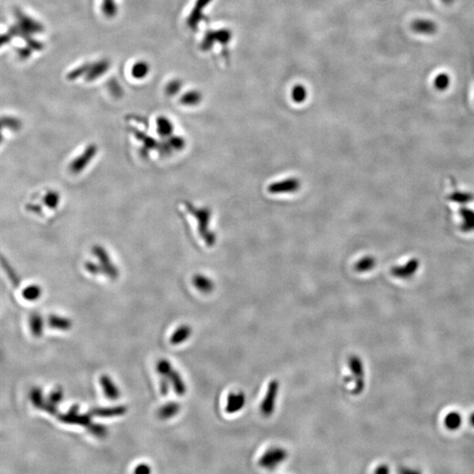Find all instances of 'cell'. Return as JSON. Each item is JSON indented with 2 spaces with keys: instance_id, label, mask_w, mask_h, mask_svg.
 I'll use <instances>...</instances> for the list:
<instances>
[{
  "instance_id": "30bf717a",
  "label": "cell",
  "mask_w": 474,
  "mask_h": 474,
  "mask_svg": "<svg viewBox=\"0 0 474 474\" xmlns=\"http://www.w3.org/2000/svg\"><path fill=\"white\" fill-rule=\"evenodd\" d=\"M92 415L88 414H79L77 413H67L58 415V420L63 423L70 425H79L83 427H88L92 423Z\"/></svg>"
},
{
  "instance_id": "d6a6232c",
  "label": "cell",
  "mask_w": 474,
  "mask_h": 474,
  "mask_svg": "<svg viewBox=\"0 0 474 474\" xmlns=\"http://www.w3.org/2000/svg\"><path fill=\"white\" fill-rule=\"evenodd\" d=\"M375 266L374 258L371 256H365L361 260H359L355 266V270L358 272H369Z\"/></svg>"
},
{
  "instance_id": "2e32d148",
  "label": "cell",
  "mask_w": 474,
  "mask_h": 474,
  "mask_svg": "<svg viewBox=\"0 0 474 474\" xmlns=\"http://www.w3.org/2000/svg\"><path fill=\"white\" fill-rule=\"evenodd\" d=\"M156 133L163 139L169 138L173 135L174 125L170 119L165 116H159L156 121Z\"/></svg>"
},
{
  "instance_id": "e0dca14e",
  "label": "cell",
  "mask_w": 474,
  "mask_h": 474,
  "mask_svg": "<svg viewBox=\"0 0 474 474\" xmlns=\"http://www.w3.org/2000/svg\"><path fill=\"white\" fill-rule=\"evenodd\" d=\"M193 284L196 289H198L199 292L205 294H208L210 292H212L214 289V283L212 279H209L207 276L203 275V274L194 275Z\"/></svg>"
},
{
  "instance_id": "c3c4849f",
  "label": "cell",
  "mask_w": 474,
  "mask_h": 474,
  "mask_svg": "<svg viewBox=\"0 0 474 474\" xmlns=\"http://www.w3.org/2000/svg\"><path fill=\"white\" fill-rule=\"evenodd\" d=\"M442 2H444L445 5H451L454 2V0H442Z\"/></svg>"
},
{
  "instance_id": "b9f144b4",
  "label": "cell",
  "mask_w": 474,
  "mask_h": 474,
  "mask_svg": "<svg viewBox=\"0 0 474 474\" xmlns=\"http://www.w3.org/2000/svg\"><path fill=\"white\" fill-rule=\"evenodd\" d=\"M63 398V390L61 388H57L50 394V396H49V401L51 403H53V404L57 405L59 402H61Z\"/></svg>"
},
{
  "instance_id": "7dc6e473",
  "label": "cell",
  "mask_w": 474,
  "mask_h": 474,
  "mask_svg": "<svg viewBox=\"0 0 474 474\" xmlns=\"http://www.w3.org/2000/svg\"><path fill=\"white\" fill-rule=\"evenodd\" d=\"M12 38H13V35H12L10 33L4 34L3 36H2V39H1V45L4 46L5 44H9L11 40H12Z\"/></svg>"
},
{
  "instance_id": "4fadbf2b",
  "label": "cell",
  "mask_w": 474,
  "mask_h": 474,
  "mask_svg": "<svg viewBox=\"0 0 474 474\" xmlns=\"http://www.w3.org/2000/svg\"><path fill=\"white\" fill-rule=\"evenodd\" d=\"M211 1L212 0H197L195 7H193V11L187 20L188 27H191L192 29H196L198 27L200 20H202L203 9H205Z\"/></svg>"
},
{
  "instance_id": "74e56055",
  "label": "cell",
  "mask_w": 474,
  "mask_h": 474,
  "mask_svg": "<svg viewBox=\"0 0 474 474\" xmlns=\"http://www.w3.org/2000/svg\"><path fill=\"white\" fill-rule=\"evenodd\" d=\"M182 87V83L179 80H173L166 85L165 92L169 96H174L179 93Z\"/></svg>"
},
{
  "instance_id": "f35d334b",
  "label": "cell",
  "mask_w": 474,
  "mask_h": 474,
  "mask_svg": "<svg viewBox=\"0 0 474 474\" xmlns=\"http://www.w3.org/2000/svg\"><path fill=\"white\" fill-rule=\"evenodd\" d=\"M216 42V39L213 36V31H209L203 39L201 49L203 50H209Z\"/></svg>"
},
{
  "instance_id": "8992f818",
  "label": "cell",
  "mask_w": 474,
  "mask_h": 474,
  "mask_svg": "<svg viewBox=\"0 0 474 474\" xmlns=\"http://www.w3.org/2000/svg\"><path fill=\"white\" fill-rule=\"evenodd\" d=\"M15 15L17 18V25L23 33L33 35L44 32V26L40 22L33 20L31 17L27 16L21 11H15Z\"/></svg>"
},
{
  "instance_id": "e575fe53",
  "label": "cell",
  "mask_w": 474,
  "mask_h": 474,
  "mask_svg": "<svg viewBox=\"0 0 474 474\" xmlns=\"http://www.w3.org/2000/svg\"><path fill=\"white\" fill-rule=\"evenodd\" d=\"M88 428V431H89L91 434L93 435L94 437L99 438H103L105 437H106L107 435V428L106 426L101 423H91V424L87 427Z\"/></svg>"
},
{
  "instance_id": "7402d4cb",
  "label": "cell",
  "mask_w": 474,
  "mask_h": 474,
  "mask_svg": "<svg viewBox=\"0 0 474 474\" xmlns=\"http://www.w3.org/2000/svg\"><path fill=\"white\" fill-rule=\"evenodd\" d=\"M168 377H169V380L171 382V385H173L174 391H175L177 395H179V396L186 395V383L184 381L181 375L179 374V371L173 370Z\"/></svg>"
},
{
  "instance_id": "5bb4252c",
  "label": "cell",
  "mask_w": 474,
  "mask_h": 474,
  "mask_svg": "<svg viewBox=\"0 0 474 474\" xmlns=\"http://www.w3.org/2000/svg\"><path fill=\"white\" fill-rule=\"evenodd\" d=\"M110 62L107 60H101L97 63H93L90 65L89 70L85 75V79L87 82H93L94 80L100 78L103 76L107 70H109Z\"/></svg>"
},
{
  "instance_id": "bcb514c9",
  "label": "cell",
  "mask_w": 474,
  "mask_h": 474,
  "mask_svg": "<svg viewBox=\"0 0 474 474\" xmlns=\"http://www.w3.org/2000/svg\"><path fill=\"white\" fill-rule=\"evenodd\" d=\"M375 472H376V473L380 474L389 473V472H390V470H389V467H388L387 465L381 464V465H379V466L375 470Z\"/></svg>"
},
{
  "instance_id": "681fc988",
  "label": "cell",
  "mask_w": 474,
  "mask_h": 474,
  "mask_svg": "<svg viewBox=\"0 0 474 474\" xmlns=\"http://www.w3.org/2000/svg\"><path fill=\"white\" fill-rule=\"evenodd\" d=\"M470 422H471V424L474 427V413L470 416Z\"/></svg>"
},
{
  "instance_id": "6da1fadb",
  "label": "cell",
  "mask_w": 474,
  "mask_h": 474,
  "mask_svg": "<svg viewBox=\"0 0 474 474\" xmlns=\"http://www.w3.org/2000/svg\"><path fill=\"white\" fill-rule=\"evenodd\" d=\"M186 208L198 222V228L200 236L206 242V245L213 246L216 244V236L209 229L210 221L212 218V211L208 207H196L191 203H186Z\"/></svg>"
},
{
  "instance_id": "484cf974",
  "label": "cell",
  "mask_w": 474,
  "mask_h": 474,
  "mask_svg": "<svg viewBox=\"0 0 474 474\" xmlns=\"http://www.w3.org/2000/svg\"><path fill=\"white\" fill-rule=\"evenodd\" d=\"M451 76L446 72H442L435 76L433 85L438 92H445L451 87Z\"/></svg>"
},
{
  "instance_id": "9c48e42d",
  "label": "cell",
  "mask_w": 474,
  "mask_h": 474,
  "mask_svg": "<svg viewBox=\"0 0 474 474\" xmlns=\"http://www.w3.org/2000/svg\"><path fill=\"white\" fill-rule=\"evenodd\" d=\"M97 153V147L95 145H91L88 147L83 154H81L79 156H76V158L70 163V169L72 173L75 174L80 173V171L83 169V168L87 167L88 163H90Z\"/></svg>"
},
{
  "instance_id": "83f0119b",
  "label": "cell",
  "mask_w": 474,
  "mask_h": 474,
  "mask_svg": "<svg viewBox=\"0 0 474 474\" xmlns=\"http://www.w3.org/2000/svg\"><path fill=\"white\" fill-rule=\"evenodd\" d=\"M445 424L449 429L456 430L460 428L462 424V416L458 412H451L445 416Z\"/></svg>"
},
{
  "instance_id": "d6986e66",
  "label": "cell",
  "mask_w": 474,
  "mask_h": 474,
  "mask_svg": "<svg viewBox=\"0 0 474 474\" xmlns=\"http://www.w3.org/2000/svg\"><path fill=\"white\" fill-rule=\"evenodd\" d=\"M48 324H49L50 328H54V329L64 330V331L69 330L72 326V323H71L70 319L55 315H50L49 317Z\"/></svg>"
},
{
  "instance_id": "ee69618b",
  "label": "cell",
  "mask_w": 474,
  "mask_h": 474,
  "mask_svg": "<svg viewBox=\"0 0 474 474\" xmlns=\"http://www.w3.org/2000/svg\"><path fill=\"white\" fill-rule=\"evenodd\" d=\"M17 53L19 55V57L22 59H26L27 57H29L31 56V53H32V49L27 46V48H21V49H18L17 50Z\"/></svg>"
},
{
  "instance_id": "ba28073f",
  "label": "cell",
  "mask_w": 474,
  "mask_h": 474,
  "mask_svg": "<svg viewBox=\"0 0 474 474\" xmlns=\"http://www.w3.org/2000/svg\"><path fill=\"white\" fill-rule=\"evenodd\" d=\"M410 27L414 33L426 36L434 35L438 30L437 23L429 19H416L412 21Z\"/></svg>"
},
{
  "instance_id": "7a4b0ae2",
  "label": "cell",
  "mask_w": 474,
  "mask_h": 474,
  "mask_svg": "<svg viewBox=\"0 0 474 474\" xmlns=\"http://www.w3.org/2000/svg\"><path fill=\"white\" fill-rule=\"evenodd\" d=\"M349 368L352 376L344 378L346 383L353 381L355 383L352 394L354 395H361L365 387V369L361 358L358 356H352L348 360Z\"/></svg>"
},
{
  "instance_id": "ac0fdd59",
  "label": "cell",
  "mask_w": 474,
  "mask_h": 474,
  "mask_svg": "<svg viewBox=\"0 0 474 474\" xmlns=\"http://www.w3.org/2000/svg\"><path fill=\"white\" fill-rule=\"evenodd\" d=\"M180 408L181 407L179 403L170 401L169 403H166L162 408H159L157 415H158V417L162 420H168L178 415L180 412Z\"/></svg>"
},
{
  "instance_id": "f6af8a7d",
  "label": "cell",
  "mask_w": 474,
  "mask_h": 474,
  "mask_svg": "<svg viewBox=\"0 0 474 474\" xmlns=\"http://www.w3.org/2000/svg\"><path fill=\"white\" fill-rule=\"evenodd\" d=\"M150 471H151V469L149 467V465L146 464H138L135 469V473H149Z\"/></svg>"
},
{
  "instance_id": "cb8c5ba5",
  "label": "cell",
  "mask_w": 474,
  "mask_h": 474,
  "mask_svg": "<svg viewBox=\"0 0 474 474\" xmlns=\"http://www.w3.org/2000/svg\"><path fill=\"white\" fill-rule=\"evenodd\" d=\"M418 268V263L416 261H411L408 263L407 266L404 267H397V268L393 269V274L401 278V279H408L411 277L414 273H415Z\"/></svg>"
},
{
  "instance_id": "4dcf8cb0",
  "label": "cell",
  "mask_w": 474,
  "mask_h": 474,
  "mask_svg": "<svg viewBox=\"0 0 474 474\" xmlns=\"http://www.w3.org/2000/svg\"><path fill=\"white\" fill-rule=\"evenodd\" d=\"M308 96V93L305 87L302 84H297L292 90V99L295 103H303Z\"/></svg>"
},
{
  "instance_id": "4316f807",
  "label": "cell",
  "mask_w": 474,
  "mask_h": 474,
  "mask_svg": "<svg viewBox=\"0 0 474 474\" xmlns=\"http://www.w3.org/2000/svg\"><path fill=\"white\" fill-rule=\"evenodd\" d=\"M202 100L201 93L197 91H191L185 93L181 98H180V103L185 105V106H196L199 104V102Z\"/></svg>"
},
{
  "instance_id": "277c9868",
  "label": "cell",
  "mask_w": 474,
  "mask_h": 474,
  "mask_svg": "<svg viewBox=\"0 0 474 474\" xmlns=\"http://www.w3.org/2000/svg\"><path fill=\"white\" fill-rule=\"evenodd\" d=\"M279 382L277 379H272L270 382L266 397L261 404V412L265 416H271L275 411L276 401L279 394Z\"/></svg>"
},
{
  "instance_id": "1f68e13d",
  "label": "cell",
  "mask_w": 474,
  "mask_h": 474,
  "mask_svg": "<svg viewBox=\"0 0 474 474\" xmlns=\"http://www.w3.org/2000/svg\"><path fill=\"white\" fill-rule=\"evenodd\" d=\"M101 9L103 14L108 18H113L118 13V7L115 3V0H103Z\"/></svg>"
},
{
  "instance_id": "7c38bea8",
  "label": "cell",
  "mask_w": 474,
  "mask_h": 474,
  "mask_svg": "<svg viewBox=\"0 0 474 474\" xmlns=\"http://www.w3.org/2000/svg\"><path fill=\"white\" fill-rule=\"evenodd\" d=\"M246 396L242 392L231 393L228 396L226 412L228 414H235L240 411L245 406Z\"/></svg>"
},
{
  "instance_id": "8d00e7d4",
  "label": "cell",
  "mask_w": 474,
  "mask_h": 474,
  "mask_svg": "<svg viewBox=\"0 0 474 474\" xmlns=\"http://www.w3.org/2000/svg\"><path fill=\"white\" fill-rule=\"evenodd\" d=\"M156 369H157L158 373L162 375V376H169V373L173 370L171 364L166 359L159 360V362L157 363V365H156Z\"/></svg>"
},
{
  "instance_id": "836d02e7",
  "label": "cell",
  "mask_w": 474,
  "mask_h": 474,
  "mask_svg": "<svg viewBox=\"0 0 474 474\" xmlns=\"http://www.w3.org/2000/svg\"><path fill=\"white\" fill-rule=\"evenodd\" d=\"M90 65H91L90 63H84V64H82L81 66L77 67L76 69L71 70L67 75V79L74 81V80L79 78L83 75H87L88 70H89Z\"/></svg>"
},
{
  "instance_id": "3957f363",
  "label": "cell",
  "mask_w": 474,
  "mask_h": 474,
  "mask_svg": "<svg viewBox=\"0 0 474 474\" xmlns=\"http://www.w3.org/2000/svg\"><path fill=\"white\" fill-rule=\"evenodd\" d=\"M287 457L288 452L284 448H271L259 458L258 464L261 467L272 470L283 463Z\"/></svg>"
},
{
  "instance_id": "8fae6325",
  "label": "cell",
  "mask_w": 474,
  "mask_h": 474,
  "mask_svg": "<svg viewBox=\"0 0 474 474\" xmlns=\"http://www.w3.org/2000/svg\"><path fill=\"white\" fill-rule=\"evenodd\" d=\"M127 411L126 406H115V407H108V408H95L90 410L89 413L92 416L98 417H115L125 415Z\"/></svg>"
},
{
  "instance_id": "7bdbcfd3",
  "label": "cell",
  "mask_w": 474,
  "mask_h": 474,
  "mask_svg": "<svg viewBox=\"0 0 474 474\" xmlns=\"http://www.w3.org/2000/svg\"><path fill=\"white\" fill-rule=\"evenodd\" d=\"M41 409H44V411H46L47 413H49V414L51 415H57V413H58L57 405L53 404V403H51V402H50L49 401H47V402L45 401L44 407H42Z\"/></svg>"
},
{
  "instance_id": "f546056e",
  "label": "cell",
  "mask_w": 474,
  "mask_h": 474,
  "mask_svg": "<svg viewBox=\"0 0 474 474\" xmlns=\"http://www.w3.org/2000/svg\"><path fill=\"white\" fill-rule=\"evenodd\" d=\"M30 399L33 406L38 409H41L44 407V393L40 387H34L30 393Z\"/></svg>"
},
{
  "instance_id": "44dd1931",
  "label": "cell",
  "mask_w": 474,
  "mask_h": 474,
  "mask_svg": "<svg viewBox=\"0 0 474 474\" xmlns=\"http://www.w3.org/2000/svg\"><path fill=\"white\" fill-rule=\"evenodd\" d=\"M192 328L188 325L180 326L170 337V343L178 345L186 341L192 335Z\"/></svg>"
},
{
  "instance_id": "603a6c76",
  "label": "cell",
  "mask_w": 474,
  "mask_h": 474,
  "mask_svg": "<svg viewBox=\"0 0 474 474\" xmlns=\"http://www.w3.org/2000/svg\"><path fill=\"white\" fill-rule=\"evenodd\" d=\"M30 328L35 337H40L44 333V319L39 313L33 312L30 315Z\"/></svg>"
},
{
  "instance_id": "60d3db41",
  "label": "cell",
  "mask_w": 474,
  "mask_h": 474,
  "mask_svg": "<svg viewBox=\"0 0 474 474\" xmlns=\"http://www.w3.org/2000/svg\"><path fill=\"white\" fill-rule=\"evenodd\" d=\"M171 382L169 380L168 376H162L161 375V379H160V391L163 396H167L169 392V386H170Z\"/></svg>"
},
{
  "instance_id": "f1b7e54d",
  "label": "cell",
  "mask_w": 474,
  "mask_h": 474,
  "mask_svg": "<svg viewBox=\"0 0 474 474\" xmlns=\"http://www.w3.org/2000/svg\"><path fill=\"white\" fill-rule=\"evenodd\" d=\"M40 295H41V288L39 285H28L22 291L23 298L28 301H35L40 298Z\"/></svg>"
},
{
  "instance_id": "d4e9b609",
  "label": "cell",
  "mask_w": 474,
  "mask_h": 474,
  "mask_svg": "<svg viewBox=\"0 0 474 474\" xmlns=\"http://www.w3.org/2000/svg\"><path fill=\"white\" fill-rule=\"evenodd\" d=\"M149 72V65L144 61H140L134 64L131 69V75L136 79L145 78Z\"/></svg>"
},
{
  "instance_id": "52a82bcc",
  "label": "cell",
  "mask_w": 474,
  "mask_h": 474,
  "mask_svg": "<svg viewBox=\"0 0 474 474\" xmlns=\"http://www.w3.org/2000/svg\"><path fill=\"white\" fill-rule=\"evenodd\" d=\"M93 251V255H96L97 257L100 259V265L103 268L105 274L108 276L110 279H116L119 275V272L115 266L111 262L109 254L106 249L100 246H96Z\"/></svg>"
},
{
  "instance_id": "ffe728a7",
  "label": "cell",
  "mask_w": 474,
  "mask_h": 474,
  "mask_svg": "<svg viewBox=\"0 0 474 474\" xmlns=\"http://www.w3.org/2000/svg\"><path fill=\"white\" fill-rule=\"evenodd\" d=\"M42 202L47 208L50 210H57L61 203V195L55 190H49L42 196Z\"/></svg>"
},
{
  "instance_id": "9a60e30c",
  "label": "cell",
  "mask_w": 474,
  "mask_h": 474,
  "mask_svg": "<svg viewBox=\"0 0 474 474\" xmlns=\"http://www.w3.org/2000/svg\"><path fill=\"white\" fill-rule=\"evenodd\" d=\"M100 381L106 398L112 401H116L117 399H119L120 395L119 388L117 387L113 379L108 375H102L100 377Z\"/></svg>"
},
{
  "instance_id": "ab89813d",
  "label": "cell",
  "mask_w": 474,
  "mask_h": 474,
  "mask_svg": "<svg viewBox=\"0 0 474 474\" xmlns=\"http://www.w3.org/2000/svg\"><path fill=\"white\" fill-rule=\"evenodd\" d=\"M2 125L3 126H7L8 128L12 130H17L20 128V122L15 118H11V117H3L2 119Z\"/></svg>"
},
{
  "instance_id": "d590c367",
  "label": "cell",
  "mask_w": 474,
  "mask_h": 474,
  "mask_svg": "<svg viewBox=\"0 0 474 474\" xmlns=\"http://www.w3.org/2000/svg\"><path fill=\"white\" fill-rule=\"evenodd\" d=\"M213 36L216 39V41H218L220 44H226L231 40L232 33L228 29H222L219 31H213Z\"/></svg>"
},
{
  "instance_id": "5b68a950",
  "label": "cell",
  "mask_w": 474,
  "mask_h": 474,
  "mask_svg": "<svg viewBox=\"0 0 474 474\" xmlns=\"http://www.w3.org/2000/svg\"><path fill=\"white\" fill-rule=\"evenodd\" d=\"M301 183L297 178H288L280 181L272 183L268 187V192L272 194H286L295 193L299 190Z\"/></svg>"
}]
</instances>
